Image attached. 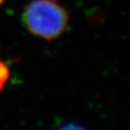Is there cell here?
<instances>
[{
    "instance_id": "cell-3",
    "label": "cell",
    "mask_w": 130,
    "mask_h": 130,
    "mask_svg": "<svg viewBox=\"0 0 130 130\" xmlns=\"http://www.w3.org/2000/svg\"><path fill=\"white\" fill-rule=\"evenodd\" d=\"M58 130H86V129L84 127H82V126H78V125L75 124H68L66 126H61Z\"/></svg>"
},
{
    "instance_id": "cell-1",
    "label": "cell",
    "mask_w": 130,
    "mask_h": 130,
    "mask_svg": "<svg viewBox=\"0 0 130 130\" xmlns=\"http://www.w3.org/2000/svg\"><path fill=\"white\" fill-rule=\"evenodd\" d=\"M23 22L31 35L50 42L66 30L69 13L55 0H32L24 8Z\"/></svg>"
},
{
    "instance_id": "cell-2",
    "label": "cell",
    "mask_w": 130,
    "mask_h": 130,
    "mask_svg": "<svg viewBox=\"0 0 130 130\" xmlns=\"http://www.w3.org/2000/svg\"><path fill=\"white\" fill-rule=\"evenodd\" d=\"M10 77V70L6 61L0 60V92L3 91Z\"/></svg>"
},
{
    "instance_id": "cell-4",
    "label": "cell",
    "mask_w": 130,
    "mask_h": 130,
    "mask_svg": "<svg viewBox=\"0 0 130 130\" xmlns=\"http://www.w3.org/2000/svg\"><path fill=\"white\" fill-rule=\"evenodd\" d=\"M3 2H4V0H0V5L2 4V3H3Z\"/></svg>"
}]
</instances>
